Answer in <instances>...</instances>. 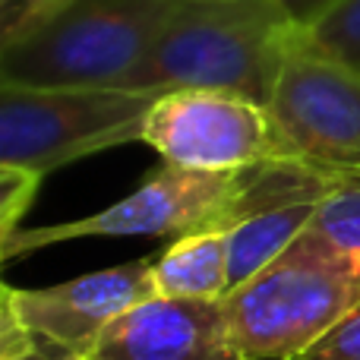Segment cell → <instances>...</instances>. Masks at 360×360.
Returning a JSON list of instances; mask_svg holds the SVG:
<instances>
[{"instance_id": "obj_19", "label": "cell", "mask_w": 360, "mask_h": 360, "mask_svg": "<svg viewBox=\"0 0 360 360\" xmlns=\"http://www.w3.org/2000/svg\"><path fill=\"white\" fill-rule=\"evenodd\" d=\"M73 360H98V357H95V354H76Z\"/></svg>"}, {"instance_id": "obj_18", "label": "cell", "mask_w": 360, "mask_h": 360, "mask_svg": "<svg viewBox=\"0 0 360 360\" xmlns=\"http://www.w3.org/2000/svg\"><path fill=\"white\" fill-rule=\"evenodd\" d=\"M73 357H76V351L60 348V345H54V342H48V338H41L35 348L25 351V354H19L16 360H73Z\"/></svg>"}, {"instance_id": "obj_5", "label": "cell", "mask_w": 360, "mask_h": 360, "mask_svg": "<svg viewBox=\"0 0 360 360\" xmlns=\"http://www.w3.org/2000/svg\"><path fill=\"white\" fill-rule=\"evenodd\" d=\"M269 111L291 165L332 180H360V63L300 25L288 44Z\"/></svg>"}, {"instance_id": "obj_3", "label": "cell", "mask_w": 360, "mask_h": 360, "mask_svg": "<svg viewBox=\"0 0 360 360\" xmlns=\"http://www.w3.org/2000/svg\"><path fill=\"white\" fill-rule=\"evenodd\" d=\"M360 307V278L313 234L224 297L231 338L243 360H300Z\"/></svg>"}, {"instance_id": "obj_2", "label": "cell", "mask_w": 360, "mask_h": 360, "mask_svg": "<svg viewBox=\"0 0 360 360\" xmlns=\"http://www.w3.org/2000/svg\"><path fill=\"white\" fill-rule=\"evenodd\" d=\"M184 0H76L54 22L0 48V82L124 89Z\"/></svg>"}, {"instance_id": "obj_15", "label": "cell", "mask_w": 360, "mask_h": 360, "mask_svg": "<svg viewBox=\"0 0 360 360\" xmlns=\"http://www.w3.org/2000/svg\"><path fill=\"white\" fill-rule=\"evenodd\" d=\"M300 360H360V307L332 326Z\"/></svg>"}, {"instance_id": "obj_8", "label": "cell", "mask_w": 360, "mask_h": 360, "mask_svg": "<svg viewBox=\"0 0 360 360\" xmlns=\"http://www.w3.org/2000/svg\"><path fill=\"white\" fill-rule=\"evenodd\" d=\"M152 262L155 259L124 262L51 288L0 285V291L10 297L19 319L35 335L76 354H92L114 319H120L143 300L155 297Z\"/></svg>"}, {"instance_id": "obj_14", "label": "cell", "mask_w": 360, "mask_h": 360, "mask_svg": "<svg viewBox=\"0 0 360 360\" xmlns=\"http://www.w3.org/2000/svg\"><path fill=\"white\" fill-rule=\"evenodd\" d=\"M310 32L342 57L360 63V0H345L335 13H329Z\"/></svg>"}, {"instance_id": "obj_4", "label": "cell", "mask_w": 360, "mask_h": 360, "mask_svg": "<svg viewBox=\"0 0 360 360\" xmlns=\"http://www.w3.org/2000/svg\"><path fill=\"white\" fill-rule=\"evenodd\" d=\"M162 92L136 89H32L0 82V165L51 171L95 152L143 143Z\"/></svg>"}, {"instance_id": "obj_10", "label": "cell", "mask_w": 360, "mask_h": 360, "mask_svg": "<svg viewBox=\"0 0 360 360\" xmlns=\"http://www.w3.org/2000/svg\"><path fill=\"white\" fill-rule=\"evenodd\" d=\"M152 281L158 297L224 300L231 294L228 228H209L177 237L152 262Z\"/></svg>"}, {"instance_id": "obj_13", "label": "cell", "mask_w": 360, "mask_h": 360, "mask_svg": "<svg viewBox=\"0 0 360 360\" xmlns=\"http://www.w3.org/2000/svg\"><path fill=\"white\" fill-rule=\"evenodd\" d=\"M41 180L44 174H38V171L0 165V240H10L19 231V221L29 212Z\"/></svg>"}, {"instance_id": "obj_1", "label": "cell", "mask_w": 360, "mask_h": 360, "mask_svg": "<svg viewBox=\"0 0 360 360\" xmlns=\"http://www.w3.org/2000/svg\"><path fill=\"white\" fill-rule=\"evenodd\" d=\"M297 29L281 0H184L124 89H215L269 105Z\"/></svg>"}, {"instance_id": "obj_16", "label": "cell", "mask_w": 360, "mask_h": 360, "mask_svg": "<svg viewBox=\"0 0 360 360\" xmlns=\"http://www.w3.org/2000/svg\"><path fill=\"white\" fill-rule=\"evenodd\" d=\"M38 342H41V335H35V332L19 319L16 307L0 291V360H16L19 354L35 348Z\"/></svg>"}, {"instance_id": "obj_12", "label": "cell", "mask_w": 360, "mask_h": 360, "mask_svg": "<svg viewBox=\"0 0 360 360\" xmlns=\"http://www.w3.org/2000/svg\"><path fill=\"white\" fill-rule=\"evenodd\" d=\"M76 0H0V48L35 35Z\"/></svg>"}, {"instance_id": "obj_7", "label": "cell", "mask_w": 360, "mask_h": 360, "mask_svg": "<svg viewBox=\"0 0 360 360\" xmlns=\"http://www.w3.org/2000/svg\"><path fill=\"white\" fill-rule=\"evenodd\" d=\"M143 143L165 165L193 171H250L291 165L269 105L215 89H171L152 105Z\"/></svg>"}, {"instance_id": "obj_9", "label": "cell", "mask_w": 360, "mask_h": 360, "mask_svg": "<svg viewBox=\"0 0 360 360\" xmlns=\"http://www.w3.org/2000/svg\"><path fill=\"white\" fill-rule=\"evenodd\" d=\"M98 360H243L224 300L149 297L114 319L92 351Z\"/></svg>"}, {"instance_id": "obj_17", "label": "cell", "mask_w": 360, "mask_h": 360, "mask_svg": "<svg viewBox=\"0 0 360 360\" xmlns=\"http://www.w3.org/2000/svg\"><path fill=\"white\" fill-rule=\"evenodd\" d=\"M345 0H281V6L288 10V16L304 29H316L329 13H335Z\"/></svg>"}, {"instance_id": "obj_6", "label": "cell", "mask_w": 360, "mask_h": 360, "mask_svg": "<svg viewBox=\"0 0 360 360\" xmlns=\"http://www.w3.org/2000/svg\"><path fill=\"white\" fill-rule=\"evenodd\" d=\"M253 171H193L162 165L127 199L86 218L41 228H19L0 240V259L35 253L76 237H186L209 228H231L243 215Z\"/></svg>"}, {"instance_id": "obj_11", "label": "cell", "mask_w": 360, "mask_h": 360, "mask_svg": "<svg viewBox=\"0 0 360 360\" xmlns=\"http://www.w3.org/2000/svg\"><path fill=\"white\" fill-rule=\"evenodd\" d=\"M307 234L323 240L360 278V180H335L329 186L307 224Z\"/></svg>"}]
</instances>
